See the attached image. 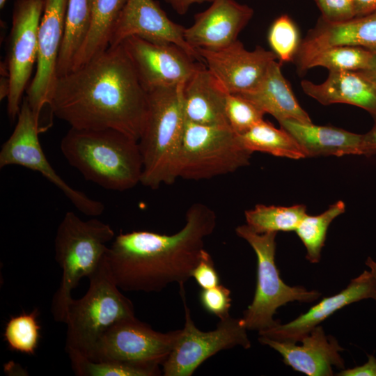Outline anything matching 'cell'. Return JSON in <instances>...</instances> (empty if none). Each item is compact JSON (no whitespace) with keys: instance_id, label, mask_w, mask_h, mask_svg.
<instances>
[{"instance_id":"cell-21","label":"cell","mask_w":376,"mask_h":376,"mask_svg":"<svg viewBox=\"0 0 376 376\" xmlns=\"http://www.w3.org/2000/svg\"><path fill=\"white\" fill-rule=\"evenodd\" d=\"M228 93L206 66H203L183 86L186 120L203 125L229 127L225 112Z\"/></svg>"},{"instance_id":"cell-36","label":"cell","mask_w":376,"mask_h":376,"mask_svg":"<svg viewBox=\"0 0 376 376\" xmlns=\"http://www.w3.org/2000/svg\"><path fill=\"white\" fill-rule=\"evenodd\" d=\"M320 18L329 23H340L355 17L354 0H315Z\"/></svg>"},{"instance_id":"cell-7","label":"cell","mask_w":376,"mask_h":376,"mask_svg":"<svg viewBox=\"0 0 376 376\" xmlns=\"http://www.w3.org/2000/svg\"><path fill=\"white\" fill-rule=\"evenodd\" d=\"M237 236L246 240L257 258V282L253 299L240 318L247 330L258 332L272 328L280 322L274 319L279 308L289 302L311 303L321 293L303 286H290L281 278L275 263L277 233H258L248 225L235 228Z\"/></svg>"},{"instance_id":"cell-29","label":"cell","mask_w":376,"mask_h":376,"mask_svg":"<svg viewBox=\"0 0 376 376\" xmlns=\"http://www.w3.org/2000/svg\"><path fill=\"white\" fill-rule=\"evenodd\" d=\"M67 353L72 369L78 376H157L162 373L157 364L110 359L93 361L75 351Z\"/></svg>"},{"instance_id":"cell-19","label":"cell","mask_w":376,"mask_h":376,"mask_svg":"<svg viewBox=\"0 0 376 376\" xmlns=\"http://www.w3.org/2000/svg\"><path fill=\"white\" fill-rule=\"evenodd\" d=\"M253 15L251 7L235 0H214L207 9L194 16L191 26L185 28V40L196 49H222L237 40Z\"/></svg>"},{"instance_id":"cell-43","label":"cell","mask_w":376,"mask_h":376,"mask_svg":"<svg viewBox=\"0 0 376 376\" xmlns=\"http://www.w3.org/2000/svg\"><path fill=\"white\" fill-rule=\"evenodd\" d=\"M365 264L366 266H368L370 269V272L371 274L373 275L375 283H376V261L374 260L371 257L368 256L365 262ZM374 300L376 302V295L374 299Z\"/></svg>"},{"instance_id":"cell-8","label":"cell","mask_w":376,"mask_h":376,"mask_svg":"<svg viewBox=\"0 0 376 376\" xmlns=\"http://www.w3.org/2000/svg\"><path fill=\"white\" fill-rule=\"evenodd\" d=\"M252 152L229 127L186 120L178 162V178L206 180L249 164Z\"/></svg>"},{"instance_id":"cell-12","label":"cell","mask_w":376,"mask_h":376,"mask_svg":"<svg viewBox=\"0 0 376 376\" xmlns=\"http://www.w3.org/2000/svg\"><path fill=\"white\" fill-rule=\"evenodd\" d=\"M44 0H16L8 37L6 66L10 80L7 112L17 119L22 95L29 82L38 51V29Z\"/></svg>"},{"instance_id":"cell-22","label":"cell","mask_w":376,"mask_h":376,"mask_svg":"<svg viewBox=\"0 0 376 376\" xmlns=\"http://www.w3.org/2000/svg\"><path fill=\"white\" fill-rule=\"evenodd\" d=\"M303 91L323 105L344 103L360 107L376 121V87L358 71H329L326 80L301 82Z\"/></svg>"},{"instance_id":"cell-44","label":"cell","mask_w":376,"mask_h":376,"mask_svg":"<svg viewBox=\"0 0 376 376\" xmlns=\"http://www.w3.org/2000/svg\"><path fill=\"white\" fill-rule=\"evenodd\" d=\"M7 0H0V8H3Z\"/></svg>"},{"instance_id":"cell-31","label":"cell","mask_w":376,"mask_h":376,"mask_svg":"<svg viewBox=\"0 0 376 376\" xmlns=\"http://www.w3.org/2000/svg\"><path fill=\"white\" fill-rule=\"evenodd\" d=\"M370 49L355 46H336L327 48L310 61L308 70L321 66L329 71H361L367 69L373 58Z\"/></svg>"},{"instance_id":"cell-11","label":"cell","mask_w":376,"mask_h":376,"mask_svg":"<svg viewBox=\"0 0 376 376\" xmlns=\"http://www.w3.org/2000/svg\"><path fill=\"white\" fill-rule=\"evenodd\" d=\"M181 330L162 333L136 317L125 318L102 334L87 358L162 366L173 349Z\"/></svg>"},{"instance_id":"cell-28","label":"cell","mask_w":376,"mask_h":376,"mask_svg":"<svg viewBox=\"0 0 376 376\" xmlns=\"http://www.w3.org/2000/svg\"><path fill=\"white\" fill-rule=\"evenodd\" d=\"M307 214L304 205L276 206L256 205L244 212L246 225L258 233L292 231Z\"/></svg>"},{"instance_id":"cell-16","label":"cell","mask_w":376,"mask_h":376,"mask_svg":"<svg viewBox=\"0 0 376 376\" xmlns=\"http://www.w3.org/2000/svg\"><path fill=\"white\" fill-rule=\"evenodd\" d=\"M185 30L184 26L171 20L154 0H126L113 26L109 47L137 36L153 42L175 44L203 63L197 50L185 40Z\"/></svg>"},{"instance_id":"cell-30","label":"cell","mask_w":376,"mask_h":376,"mask_svg":"<svg viewBox=\"0 0 376 376\" xmlns=\"http://www.w3.org/2000/svg\"><path fill=\"white\" fill-rule=\"evenodd\" d=\"M345 211V203L338 201L324 212L318 215L307 214L301 220L295 232L306 249V258L308 262H320L329 227L331 223Z\"/></svg>"},{"instance_id":"cell-26","label":"cell","mask_w":376,"mask_h":376,"mask_svg":"<svg viewBox=\"0 0 376 376\" xmlns=\"http://www.w3.org/2000/svg\"><path fill=\"white\" fill-rule=\"evenodd\" d=\"M91 25L90 0H68L64 34L57 63V76L71 72L76 55Z\"/></svg>"},{"instance_id":"cell-24","label":"cell","mask_w":376,"mask_h":376,"mask_svg":"<svg viewBox=\"0 0 376 376\" xmlns=\"http://www.w3.org/2000/svg\"><path fill=\"white\" fill-rule=\"evenodd\" d=\"M281 67L279 62L274 61L256 89L238 95L251 101L265 114L273 116L279 123L285 120L312 123L308 114L297 102Z\"/></svg>"},{"instance_id":"cell-10","label":"cell","mask_w":376,"mask_h":376,"mask_svg":"<svg viewBox=\"0 0 376 376\" xmlns=\"http://www.w3.org/2000/svg\"><path fill=\"white\" fill-rule=\"evenodd\" d=\"M185 307V322L171 354L162 365L165 376H191L198 366L216 353L241 346L251 347L246 329L240 318L230 315L220 319L215 329L202 331L191 318L187 306L183 285H180Z\"/></svg>"},{"instance_id":"cell-5","label":"cell","mask_w":376,"mask_h":376,"mask_svg":"<svg viewBox=\"0 0 376 376\" xmlns=\"http://www.w3.org/2000/svg\"><path fill=\"white\" fill-rule=\"evenodd\" d=\"M111 226L96 218L83 220L67 212L54 240L55 260L62 270L60 285L54 293L51 312L55 321L65 323L72 291L88 277L104 257L108 243L115 238Z\"/></svg>"},{"instance_id":"cell-37","label":"cell","mask_w":376,"mask_h":376,"mask_svg":"<svg viewBox=\"0 0 376 376\" xmlns=\"http://www.w3.org/2000/svg\"><path fill=\"white\" fill-rule=\"evenodd\" d=\"M193 277L202 289L210 288L219 284V277L210 254L204 249L201 259L191 272Z\"/></svg>"},{"instance_id":"cell-32","label":"cell","mask_w":376,"mask_h":376,"mask_svg":"<svg viewBox=\"0 0 376 376\" xmlns=\"http://www.w3.org/2000/svg\"><path fill=\"white\" fill-rule=\"evenodd\" d=\"M38 315L39 311L35 308L29 313L23 312L9 319L5 326L3 338L10 350L35 354L41 329Z\"/></svg>"},{"instance_id":"cell-17","label":"cell","mask_w":376,"mask_h":376,"mask_svg":"<svg viewBox=\"0 0 376 376\" xmlns=\"http://www.w3.org/2000/svg\"><path fill=\"white\" fill-rule=\"evenodd\" d=\"M375 295V281L370 271L364 270L338 293L324 297L293 320L285 324L280 322L258 334L275 340L298 343L338 310L363 299H374Z\"/></svg>"},{"instance_id":"cell-38","label":"cell","mask_w":376,"mask_h":376,"mask_svg":"<svg viewBox=\"0 0 376 376\" xmlns=\"http://www.w3.org/2000/svg\"><path fill=\"white\" fill-rule=\"evenodd\" d=\"M336 375L376 376V357L373 354H368L367 361L363 365L341 369Z\"/></svg>"},{"instance_id":"cell-35","label":"cell","mask_w":376,"mask_h":376,"mask_svg":"<svg viewBox=\"0 0 376 376\" xmlns=\"http://www.w3.org/2000/svg\"><path fill=\"white\" fill-rule=\"evenodd\" d=\"M199 298L204 309L219 319L230 315L232 299L230 290L226 287L219 284L213 288L202 289Z\"/></svg>"},{"instance_id":"cell-9","label":"cell","mask_w":376,"mask_h":376,"mask_svg":"<svg viewBox=\"0 0 376 376\" xmlns=\"http://www.w3.org/2000/svg\"><path fill=\"white\" fill-rule=\"evenodd\" d=\"M39 132V121L25 97L14 130L1 146L0 168L17 165L38 172L60 189L79 212L94 217L102 214L104 210L102 202L69 185L53 169L41 147Z\"/></svg>"},{"instance_id":"cell-13","label":"cell","mask_w":376,"mask_h":376,"mask_svg":"<svg viewBox=\"0 0 376 376\" xmlns=\"http://www.w3.org/2000/svg\"><path fill=\"white\" fill-rule=\"evenodd\" d=\"M122 45L147 91L185 84L205 65L173 43H157L132 36Z\"/></svg>"},{"instance_id":"cell-41","label":"cell","mask_w":376,"mask_h":376,"mask_svg":"<svg viewBox=\"0 0 376 376\" xmlns=\"http://www.w3.org/2000/svg\"><path fill=\"white\" fill-rule=\"evenodd\" d=\"M169 3L173 9L179 15H185L189 10L191 5L194 3H201L205 1L212 2L214 0H165Z\"/></svg>"},{"instance_id":"cell-33","label":"cell","mask_w":376,"mask_h":376,"mask_svg":"<svg viewBox=\"0 0 376 376\" xmlns=\"http://www.w3.org/2000/svg\"><path fill=\"white\" fill-rule=\"evenodd\" d=\"M267 40L281 65L294 61L301 40L297 26L288 15H281L272 22Z\"/></svg>"},{"instance_id":"cell-18","label":"cell","mask_w":376,"mask_h":376,"mask_svg":"<svg viewBox=\"0 0 376 376\" xmlns=\"http://www.w3.org/2000/svg\"><path fill=\"white\" fill-rule=\"evenodd\" d=\"M258 341L279 352L283 363L294 370L308 376H332L333 368H345L340 352L344 349L337 339L327 335L318 325L297 343L279 341L260 336Z\"/></svg>"},{"instance_id":"cell-6","label":"cell","mask_w":376,"mask_h":376,"mask_svg":"<svg viewBox=\"0 0 376 376\" xmlns=\"http://www.w3.org/2000/svg\"><path fill=\"white\" fill-rule=\"evenodd\" d=\"M88 279L86 293L80 299H72L65 321V351H75L86 357L110 327L121 320L135 317L133 304L115 282L106 254Z\"/></svg>"},{"instance_id":"cell-2","label":"cell","mask_w":376,"mask_h":376,"mask_svg":"<svg viewBox=\"0 0 376 376\" xmlns=\"http://www.w3.org/2000/svg\"><path fill=\"white\" fill-rule=\"evenodd\" d=\"M216 226L215 212L196 203L187 210L184 226L173 235L120 233L106 253L115 282L127 292H159L175 282L184 285Z\"/></svg>"},{"instance_id":"cell-23","label":"cell","mask_w":376,"mask_h":376,"mask_svg":"<svg viewBox=\"0 0 376 376\" xmlns=\"http://www.w3.org/2000/svg\"><path fill=\"white\" fill-rule=\"evenodd\" d=\"M279 124L296 140L306 157L363 155V134L294 120H285Z\"/></svg>"},{"instance_id":"cell-39","label":"cell","mask_w":376,"mask_h":376,"mask_svg":"<svg viewBox=\"0 0 376 376\" xmlns=\"http://www.w3.org/2000/svg\"><path fill=\"white\" fill-rule=\"evenodd\" d=\"M376 154V121L373 127L363 134V155L370 157Z\"/></svg>"},{"instance_id":"cell-34","label":"cell","mask_w":376,"mask_h":376,"mask_svg":"<svg viewBox=\"0 0 376 376\" xmlns=\"http://www.w3.org/2000/svg\"><path fill=\"white\" fill-rule=\"evenodd\" d=\"M226 117L229 127L237 134L249 130L263 120L265 113L246 97L228 93L225 105Z\"/></svg>"},{"instance_id":"cell-40","label":"cell","mask_w":376,"mask_h":376,"mask_svg":"<svg viewBox=\"0 0 376 376\" xmlns=\"http://www.w3.org/2000/svg\"><path fill=\"white\" fill-rule=\"evenodd\" d=\"M355 17L376 13V0H354Z\"/></svg>"},{"instance_id":"cell-3","label":"cell","mask_w":376,"mask_h":376,"mask_svg":"<svg viewBox=\"0 0 376 376\" xmlns=\"http://www.w3.org/2000/svg\"><path fill=\"white\" fill-rule=\"evenodd\" d=\"M60 148L86 180L104 189L123 191L141 183L143 158L139 141L123 132L70 127Z\"/></svg>"},{"instance_id":"cell-4","label":"cell","mask_w":376,"mask_h":376,"mask_svg":"<svg viewBox=\"0 0 376 376\" xmlns=\"http://www.w3.org/2000/svg\"><path fill=\"white\" fill-rule=\"evenodd\" d=\"M184 84L159 86L148 91V117L139 143L143 158L141 184L152 189L178 179L186 123Z\"/></svg>"},{"instance_id":"cell-15","label":"cell","mask_w":376,"mask_h":376,"mask_svg":"<svg viewBox=\"0 0 376 376\" xmlns=\"http://www.w3.org/2000/svg\"><path fill=\"white\" fill-rule=\"evenodd\" d=\"M203 63L229 93L244 94L256 89L270 64L277 59L260 46L249 51L236 40L219 49H196Z\"/></svg>"},{"instance_id":"cell-14","label":"cell","mask_w":376,"mask_h":376,"mask_svg":"<svg viewBox=\"0 0 376 376\" xmlns=\"http://www.w3.org/2000/svg\"><path fill=\"white\" fill-rule=\"evenodd\" d=\"M68 0H44L38 29V51L35 75L26 98L39 121L42 110L49 106L57 76V63L65 24Z\"/></svg>"},{"instance_id":"cell-25","label":"cell","mask_w":376,"mask_h":376,"mask_svg":"<svg viewBox=\"0 0 376 376\" xmlns=\"http://www.w3.org/2000/svg\"><path fill=\"white\" fill-rule=\"evenodd\" d=\"M125 1L90 0V29L75 58L71 71L84 65L109 48L113 26Z\"/></svg>"},{"instance_id":"cell-42","label":"cell","mask_w":376,"mask_h":376,"mask_svg":"<svg viewBox=\"0 0 376 376\" xmlns=\"http://www.w3.org/2000/svg\"><path fill=\"white\" fill-rule=\"evenodd\" d=\"M374 56L370 66L363 70L358 71L376 87V48L370 49Z\"/></svg>"},{"instance_id":"cell-1","label":"cell","mask_w":376,"mask_h":376,"mask_svg":"<svg viewBox=\"0 0 376 376\" xmlns=\"http://www.w3.org/2000/svg\"><path fill=\"white\" fill-rule=\"evenodd\" d=\"M50 109L71 127L112 129L139 141L148 93L122 44L56 79Z\"/></svg>"},{"instance_id":"cell-20","label":"cell","mask_w":376,"mask_h":376,"mask_svg":"<svg viewBox=\"0 0 376 376\" xmlns=\"http://www.w3.org/2000/svg\"><path fill=\"white\" fill-rule=\"evenodd\" d=\"M342 45L375 49L376 13L340 23H329L320 18L301 41L293 61L299 74L308 71V63L320 52Z\"/></svg>"},{"instance_id":"cell-27","label":"cell","mask_w":376,"mask_h":376,"mask_svg":"<svg viewBox=\"0 0 376 376\" xmlns=\"http://www.w3.org/2000/svg\"><path fill=\"white\" fill-rule=\"evenodd\" d=\"M238 135L244 146L252 153L261 152L295 159L306 157L302 149L290 133L282 127H275L264 119L249 130Z\"/></svg>"}]
</instances>
